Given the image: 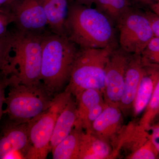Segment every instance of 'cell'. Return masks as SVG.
Listing matches in <instances>:
<instances>
[{
  "label": "cell",
  "mask_w": 159,
  "mask_h": 159,
  "mask_svg": "<svg viewBox=\"0 0 159 159\" xmlns=\"http://www.w3.org/2000/svg\"><path fill=\"white\" fill-rule=\"evenodd\" d=\"M142 60L144 73L132 107L135 116H139L145 111L159 79V65Z\"/></svg>",
  "instance_id": "4fadbf2b"
},
{
  "label": "cell",
  "mask_w": 159,
  "mask_h": 159,
  "mask_svg": "<svg viewBox=\"0 0 159 159\" xmlns=\"http://www.w3.org/2000/svg\"><path fill=\"white\" fill-rule=\"evenodd\" d=\"M12 42L9 72L19 83L37 85L41 81L43 36L18 30L11 33Z\"/></svg>",
  "instance_id": "3957f363"
},
{
  "label": "cell",
  "mask_w": 159,
  "mask_h": 159,
  "mask_svg": "<svg viewBox=\"0 0 159 159\" xmlns=\"http://www.w3.org/2000/svg\"><path fill=\"white\" fill-rule=\"evenodd\" d=\"M142 59H143V58H142ZM144 61H148V62L151 63L159 65V51L156 54H155V55H154L153 56H152V57L149 58L148 60Z\"/></svg>",
  "instance_id": "83f0119b"
},
{
  "label": "cell",
  "mask_w": 159,
  "mask_h": 159,
  "mask_svg": "<svg viewBox=\"0 0 159 159\" xmlns=\"http://www.w3.org/2000/svg\"><path fill=\"white\" fill-rule=\"evenodd\" d=\"M151 7L154 13L159 15V2L155 4L153 3L152 5H151Z\"/></svg>",
  "instance_id": "f546056e"
},
{
  "label": "cell",
  "mask_w": 159,
  "mask_h": 159,
  "mask_svg": "<svg viewBox=\"0 0 159 159\" xmlns=\"http://www.w3.org/2000/svg\"><path fill=\"white\" fill-rule=\"evenodd\" d=\"M147 130L149 140L159 153V125L149 127Z\"/></svg>",
  "instance_id": "4316f807"
},
{
  "label": "cell",
  "mask_w": 159,
  "mask_h": 159,
  "mask_svg": "<svg viewBox=\"0 0 159 159\" xmlns=\"http://www.w3.org/2000/svg\"><path fill=\"white\" fill-rule=\"evenodd\" d=\"M80 4L84 5L87 7H90L93 3L96 2V0H77Z\"/></svg>",
  "instance_id": "f1b7e54d"
},
{
  "label": "cell",
  "mask_w": 159,
  "mask_h": 159,
  "mask_svg": "<svg viewBox=\"0 0 159 159\" xmlns=\"http://www.w3.org/2000/svg\"><path fill=\"white\" fill-rule=\"evenodd\" d=\"M158 116H159V107L158 109L157 112L156 117Z\"/></svg>",
  "instance_id": "836d02e7"
},
{
  "label": "cell",
  "mask_w": 159,
  "mask_h": 159,
  "mask_svg": "<svg viewBox=\"0 0 159 159\" xmlns=\"http://www.w3.org/2000/svg\"><path fill=\"white\" fill-rule=\"evenodd\" d=\"M8 0H0V7L4 4H6Z\"/></svg>",
  "instance_id": "1f68e13d"
},
{
  "label": "cell",
  "mask_w": 159,
  "mask_h": 159,
  "mask_svg": "<svg viewBox=\"0 0 159 159\" xmlns=\"http://www.w3.org/2000/svg\"><path fill=\"white\" fill-rule=\"evenodd\" d=\"M66 36L81 48L114 46L115 31L111 20L98 9L75 5L69 8Z\"/></svg>",
  "instance_id": "6da1fadb"
},
{
  "label": "cell",
  "mask_w": 159,
  "mask_h": 159,
  "mask_svg": "<svg viewBox=\"0 0 159 159\" xmlns=\"http://www.w3.org/2000/svg\"><path fill=\"white\" fill-rule=\"evenodd\" d=\"M11 12L20 31L37 33L48 25L41 0H20Z\"/></svg>",
  "instance_id": "9c48e42d"
},
{
  "label": "cell",
  "mask_w": 159,
  "mask_h": 159,
  "mask_svg": "<svg viewBox=\"0 0 159 159\" xmlns=\"http://www.w3.org/2000/svg\"><path fill=\"white\" fill-rule=\"evenodd\" d=\"M77 119L75 126L81 125L88 114L97 105L105 101L101 91L94 89L84 90L75 96Z\"/></svg>",
  "instance_id": "ac0fdd59"
},
{
  "label": "cell",
  "mask_w": 159,
  "mask_h": 159,
  "mask_svg": "<svg viewBox=\"0 0 159 159\" xmlns=\"http://www.w3.org/2000/svg\"><path fill=\"white\" fill-rule=\"evenodd\" d=\"M121 49L127 54H141L154 34L145 14L130 10L117 21Z\"/></svg>",
  "instance_id": "52a82bcc"
},
{
  "label": "cell",
  "mask_w": 159,
  "mask_h": 159,
  "mask_svg": "<svg viewBox=\"0 0 159 159\" xmlns=\"http://www.w3.org/2000/svg\"><path fill=\"white\" fill-rule=\"evenodd\" d=\"M159 51V38L154 36L142 51L141 55L144 60H148Z\"/></svg>",
  "instance_id": "d4e9b609"
},
{
  "label": "cell",
  "mask_w": 159,
  "mask_h": 159,
  "mask_svg": "<svg viewBox=\"0 0 159 159\" xmlns=\"http://www.w3.org/2000/svg\"><path fill=\"white\" fill-rule=\"evenodd\" d=\"M28 122L17 123L9 120L0 134V159L13 152H19L24 159L31 148Z\"/></svg>",
  "instance_id": "30bf717a"
},
{
  "label": "cell",
  "mask_w": 159,
  "mask_h": 159,
  "mask_svg": "<svg viewBox=\"0 0 159 159\" xmlns=\"http://www.w3.org/2000/svg\"><path fill=\"white\" fill-rule=\"evenodd\" d=\"M8 88L4 113L13 122H29L47 110L53 102L54 95L49 93L42 82L37 85H27L15 82Z\"/></svg>",
  "instance_id": "5b68a950"
},
{
  "label": "cell",
  "mask_w": 159,
  "mask_h": 159,
  "mask_svg": "<svg viewBox=\"0 0 159 159\" xmlns=\"http://www.w3.org/2000/svg\"><path fill=\"white\" fill-rule=\"evenodd\" d=\"M75 45L66 35L43 36L41 81L52 95L59 93L69 81L78 52Z\"/></svg>",
  "instance_id": "7a4b0ae2"
},
{
  "label": "cell",
  "mask_w": 159,
  "mask_h": 159,
  "mask_svg": "<svg viewBox=\"0 0 159 159\" xmlns=\"http://www.w3.org/2000/svg\"><path fill=\"white\" fill-rule=\"evenodd\" d=\"M12 34L0 37V71L11 76L9 72V62L11 58Z\"/></svg>",
  "instance_id": "44dd1931"
},
{
  "label": "cell",
  "mask_w": 159,
  "mask_h": 159,
  "mask_svg": "<svg viewBox=\"0 0 159 159\" xmlns=\"http://www.w3.org/2000/svg\"><path fill=\"white\" fill-rule=\"evenodd\" d=\"M121 50H114L105 71L103 96L106 103L119 106L123 93L125 73L129 57Z\"/></svg>",
  "instance_id": "ba28073f"
},
{
  "label": "cell",
  "mask_w": 159,
  "mask_h": 159,
  "mask_svg": "<svg viewBox=\"0 0 159 159\" xmlns=\"http://www.w3.org/2000/svg\"><path fill=\"white\" fill-rule=\"evenodd\" d=\"M150 23L154 36L159 38V15L153 12L145 13Z\"/></svg>",
  "instance_id": "484cf974"
},
{
  "label": "cell",
  "mask_w": 159,
  "mask_h": 159,
  "mask_svg": "<svg viewBox=\"0 0 159 159\" xmlns=\"http://www.w3.org/2000/svg\"><path fill=\"white\" fill-rule=\"evenodd\" d=\"M114 155L110 143L91 132H83L79 159H106Z\"/></svg>",
  "instance_id": "9a60e30c"
},
{
  "label": "cell",
  "mask_w": 159,
  "mask_h": 159,
  "mask_svg": "<svg viewBox=\"0 0 159 159\" xmlns=\"http://www.w3.org/2000/svg\"><path fill=\"white\" fill-rule=\"evenodd\" d=\"M122 112L119 107L107 104L88 131L111 143L116 141L122 133Z\"/></svg>",
  "instance_id": "8fae6325"
},
{
  "label": "cell",
  "mask_w": 159,
  "mask_h": 159,
  "mask_svg": "<svg viewBox=\"0 0 159 159\" xmlns=\"http://www.w3.org/2000/svg\"><path fill=\"white\" fill-rule=\"evenodd\" d=\"M16 1H17V0H8V2H7V3H6V5H11V4H12V3H14V2H15Z\"/></svg>",
  "instance_id": "d6a6232c"
},
{
  "label": "cell",
  "mask_w": 159,
  "mask_h": 159,
  "mask_svg": "<svg viewBox=\"0 0 159 159\" xmlns=\"http://www.w3.org/2000/svg\"><path fill=\"white\" fill-rule=\"evenodd\" d=\"M98 9L111 20L118 21L126 12L130 10L129 0H96Z\"/></svg>",
  "instance_id": "d6986e66"
},
{
  "label": "cell",
  "mask_w": 159,
  "mask_h": 159,
  "mask_svg": "<svg viewBox=\"0 0 159 159\" xmlns=\"http://www.w3.org/2000/svg\"><path fill=\"white\" fill-rule=\"evenodd\" d=\"M144 70V62L141 54H134L129 57L125 71L123 93L119 104L122 112L132 108Z\"/></svg>",
  "instance_id": "7c38bea8"
},
{
  "label": "cell",
  "mask_w": 159,
  "mask_h": 159,
  "mask_svg": "<svg viewBox=\"0 0 159 159\" xmlns=\"http://www.w3.org/2000/svg\"><path fill=\"white\" fill-rule=\"evenodd\" d=\"M77 119V103L72 95L56 120L50 142V151L70 133Z\"/></svg>",
  "instance_id": "5bb4252c"
},
{
  "label": "cell",
  "mask_w": 159,
  "mask_h": 159,
  "mask_svg": "<svg viewBox=\"0 0 159 159\" xmlns=\"http://www.w3.org/2000/svg\"><path fill=\"white\" fill-rule=\"evenodd\" d=\"M72 96L69 91L54 95L48 109L28 122L31 146L26 159H44L50 152V142L57 117Z\"/></svg>",
  "instance_id": "8992f818"
},
{
  "label": "cell",
  "mask_w": 159,
  "mask_h": 159,
  "mask_svg": "<svg viewBox=\"0 0 159 159\" xmlns=\"http://www.w3.org/2000/svg\"><path fill=\"white\" fill-rule=\"evenodd\" d=\"M14 22V18L11 11L0 10V37L7 35L8 27L11 23Z\"/></svg>",
  "instance_id": "cb8c5ba5"
},
{
  "label": "cell",
  "mask_w": 159,
  "mask_h": 159,
  "mask_svg": "<svg viewBox=\"0 0 159 159\" xmlns=\"http://www.w3.org/2000/svg\"><path fill=\"white\" fill-rule=\"evenodd\" d=\"M159 107V79L157 83L151 98L146 107L139 125L147 129L156 117Z\"/></svg>",
  "instance_id": "ffe728a7"
},
{
  "label": "cell",
  "mask_w": 159,
  "mask_h": 159,
  "mask_svg": "<svg viewBox=\"0 0 159 159\" xmlns=\"http://www.w3.org/2000/svg\"><path fill=\"white\" fill-rule=\"evenodd\" d=\"M83 129L74 126L65 139L51 150L54 159H79L80 142Z\"/></svg>",
  "instance_id": "e0dca14e"
},
{
  "label": "cell",
  "mask_w": 159,
  "mask_h": 159,
  "mask_svg": "<svg viewBox=\"0 0 159 159\" xmlns=\"http://www.w3.org/2000/svg\"><path fill=\"white\" fill-rule=\"evenodd\" d=\"M114 46L102 48H81L74 60L65 89L74 96L88 89L103 91L105 71Z\"/></svg>",
  "instance_id": "277c9868"
},
{
  "label": "cell",
  "mask_w": 159,
  "mask_h": 159,
  "mask_svg": "<svg viewBox=\"0 0 159 159\" xmlns=\"http://www.w3.org/2000/svg\"><path fill=\"white\" fill-rule=\"evenodd\" d=\"M48 24L54 34L66 35V25L69 12L67 0H41Z\"/></svg>",
  "instance_id": "2e32d148"
},
{
  "label": "cell",
  "mask_w": 159,
  "mask_h": 159,
  "mask_svg": "<svg viewBox=\"0 0 159 159\" xmlns=\"http://www.w3.org/2000/svg\"><path fill=\"white\" fill-rule=\"evenodd\" d=\"M18 81L16 76H9L0 71V121L4 114L3 106L6 100V90L12 83Z\"/></svg>",
  "instance_id": "603a6c76"
},
{
  "label": "cell",
  "mask_w": 159,
  "mask_h": 159,
  "mask_svg": "<svg viewBox=\"0 0 159 159\" xmlns=\"http://www.w3.org/2000/svg\"><path fill=\"white\" fill-rule=\"evenodd\" d=\"M134 2L144 5H152L153 4L151 0H133Z\"/></svg>",
  "instance_id": "4dcf8cb0"
},
{
  "label": "cell",
  "mask_w": 159,
  "mask_h": 159,
  "mask_svg": "<svg viewBox=\"0 0 159 159\" xmlns=\"http://www.w3.org/2000/svg\"><path fill=\"white\" fill-rule=\"evenodd\" d=\"M158 154V152L149 139L127 157L129 159H154L157 158Z\"/></svg>",
  "instance_id": "7402d4cb"
}]
</instances>
